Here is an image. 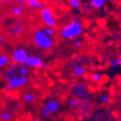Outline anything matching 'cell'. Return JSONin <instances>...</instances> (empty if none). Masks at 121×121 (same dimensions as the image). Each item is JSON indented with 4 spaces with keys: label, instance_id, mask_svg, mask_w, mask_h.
<instances>
[{
    "label": "cell",
    "instance_id": "obj_40",
    "mask_svg": "<svg viewBox=\"0 0 121 121\" xmlns=\"http://www.w3.org/2000/svg\"><path fill=\"white\" fill-rule=\"evenodd\" d=\"M40 1L42 2V3H47V2H49L50 0H40Z\"/></svg>",
    "mask_w": 121,
    "mask_h": 121
},
{
    "label": "cell",
    "instance_id": "obj_37",
    "mask_svg": "<svg viewBox=\"0 0 121 121\" xmlns=\"http://www.w3.org/2000/svg\"><path fill=\"white\" fill-rule=\"evenodd\" d=\"M73 20H79V18H78V16L77 15H74L73 16Z\"/></svg>",
    "mask_w": 121,
    "mask_h": 121
},
{
    "label": "cell",
    "instance_id": "obj_7",
    "mask_svg": "<svg viewBox=\"0 0 121 121\" xmlns=\"http://www.w3.org/2000/svg\"><path fill=\"white\" fill-rule=\"evenodd\" d=\"M79 107V112L78 114L81 116H83L86 117L89 116L91 112V109L93 107V104L89 99H84L81 100V104L78 107Z\"/></svg>",
    "mask_w": 121,
    "mask_h": 121
},
{
    "label": "cell",
    "instance_id": "obj_13",
    "mask_svg": "<svg viewBox=\"0 0 121 121\" xmlns=\"http://www.w3.org/2000/svg\"><path fill=\"white\" fill-rule=\"evenodd\" d=\"M81 102V99L76 97H73L69 101V107L72 109H75L76 108H78Z\"/></svg>",
    "mask_w": 121,
    "mask_h": 121
},
{
    "label": "cell",
    "instance_id": "obj_5",
    "mask_svg": "<svg viewBox=\"0 0 121 121\" xmlns=\"http://www.w3.org/2000/svg\"><path fill=\"white\" fill-rule=\"evenodd\" d=\"M28 56V52L26 49L17 47L13 50L11 60H13V62H16L17 64H19V65H25Z\"/></svg>",
    "mask_w": 121,
    "mask_h": 121
},
{
    "label": "cell",
    "instance_id": "obj_1",
    "mask_svg": "<svg viewBox=\"0 0 121 121\" xmlns=\"http://www.w3.org/2000/svg\"><path fill=\"white\" fill-rule=\"evenodd\" d=\"M83 33V26L79 20H71L62 27L60 36L65 40H73L78 38Z\"/></svg>",
    "mask_w": 121,
    "mask_h": 121
},
{
    "label": "cell",
    "instance_id": "obj_19",
    "mask_svg": "<svg viewBox=\"0 0 121 121\" xmlns=\"http://www.w3.org/2000/svg\"><path fill=\"white\" fill-rule=\"evenodd\" d=\"M109 65H110V67L112 68H117L118 66L121 65V57H117L115 59H113V60H111L109 62Z\"/></svg>",
    "mask_w": 121,
    "mask_h": 121
},
{
    "label": "cell",
    "instance_id": "obj_3",
    "mask_svg": "<svg viewBox=\"0 0 121 121\" xmlns=\"http://www.w3.org/2000/svg\"><path fill=\"white\" fill-rule=\"evenodd\" d=\"M70 94L73 97L78 98L81 100L89 99L91 96L88 87L83 82H77L74 83L70 89Z\"/></svg>",
    "mask_w": 121,
    "mask_h": 121
},
{
    "label": "cell",
    "instance_id": "obj_9",
    "mask_svg": "<svg viewBox=\"0 0 121 121\" xmlns=\"http://www.w3.org/2000/svg\"><path fill=\"white\" fill-rule=\"evenodd\" d=\"M60 107V103L57 100L55 99H50L45 102L43 108L46 109L51 114L57 112Z\"/></svg>",
    "mask_w": 121,
    "mask_h": 121
},
{
    "label": "cell",
    "instance_id": "obj_32",
    "mask_svg": "<svg viewBox=\"0 0 121 121\" xmlns=\"http://www.w3.org/2000/svg\"><path fill=\"white\" fill-rule=\"evenodd\" d=\"M4 90H5L6 91H7V92L10 91L11 90L13 89L12 88H11V86H10L9 84H7V85H5V86H4Z\"/></svg>",
    "mask_w": 121,
    "mask_h": 121
},
{
    "label": "cell",
    "instance_id": "obj_21",
    "mask_svg": "<svg viewBox=\"0 0 121 121\" xmlns=\"http://www.w3.org/2000/svg\"><path fill=\"white\" fill-rule=\"evenodd\" d=\"M102 76L100 73H94L91 75V80L94 83H99L102 80Z\"/></svg>",
    "mask_w": 121,
    "mask_h": 121
},
{
    "label": "cell",
    "instance_id": "obj_44",
    "mask_svg": "<svg viewBox=\"0 0 121 121\" xmlns=\"http://www.w3.org/2000/svg\"><path fill=\"white\" fill-rule=\"evenodd\" d=\"M119 117H120V118L121 119V114H120V115H119Z\"/></svg>",
    "mask_w": 121,
    "mask_h": 121
},
{
    "label": "cell",
    "instance_id": "obj_26",
    "mask_svg": "<svg viewBox=\"0 0 121 121\" xmlns=\"http://www.w3.org/2000/svg\"><path fill=\"white\" fill-rule=\"evenodd\" d=\"M41 117H42L43 118H48V117H50L51 113H50L48 110H47L46 109L42 108L41 112Z\"/></svg>",
    "mask_w": 121,
    "mask_h": 121
},
{
    "label": "cell",
    "instance_id": "obj_2",
    "mask_svg": "<svg viewBox=\"0 0 121 121\" xmlns=\"http://www.w3.org/2000/svg\"><path fill=\"white\" fill-rule=\"evenodd\" d=\"M34 44L43 50H49L53 48L54 41L52 38L45 34L42 29H36L33 34Z\"/></svg>",
    "mask_w": 121,
    "mask_h": 121
},
{
    "label": "cell",
    "instance_id": "obj_33",
    "mask_svg": "<svg viewBox=\"0 0 121 121\" xmlns=\"http://www.w3.org/2000/svg\"><path fill=\"white\" fill-rule=\"evenodd\" d=\"M20 107H21V104L20 103V102H15V104H14V108L15 109H20Z\"/></svg>",
    "mask_w": 121,
    "mask_h": 121
},
{
    "label": "cell",
    "instance_id": "obj_20",
    "mask_svg": "<svg viewBox=\"0 0 121 121\" xmlns=\"http://www.w3.org/2000/svg\"><path fill=\"white\" fill-rule=\"evenodd\" d=\"M12 13L14 16L15 17H19L23 13V8L20 6H15L12 9Z\"/></svg>",
    "mask_w": 121,
    "mask_h": 121
},
{
    "label": "cell",
    "instance_id": "obj_12",
    "mask_svg": "<svg viewBox=\"0 0 121 121\" xmlns=\"http://www.w3.org/2000/svg\"><path fill=\"white\" fill-rule=\"evenodd\" d=\"M8 83H9L8 84L11 86V88H12L13 89H17L22 86L21 82L20 81V78L16 75H13L11 77V78Z\"/></svg>",
    "mask_w": 121,
    "mask_h": 121
},
{
    "label": "cell",
    "instance_id": "obj_17",
    "mask_svg": "<svg viewBox=\"0 0 121 121\" xmlns=\"http://www.w3.org/2000/svg\"><path fill=\"white\" fill-rule=\"evenodd\" d=\"M43 31L45 33V34L47 35L48 36L52 38L54 36L56 35V31L54 30V28L53 27H49V26H46L44 27L43 29Z\"/></svg>",
    "mask_w": 121,
    "mask_h": 121
},
{
    "label": "cell",
    "instance_id": "obj_29",
    "mask_svg": "<svg viewBox=\"0 0 121 121\" xmlns=\"http://www.w3.org/2000/svg\"><path fill=\"white\" fill-rule=\"evenodd\" d=\"M93 9V7L91 6V4H86L84 8H83V10H84V12L87 13H91V11Z\"/></svg>",
    "mask_w": 121,
    "mask_h": 121
},
{
    "label": "cell",
    "instance_id": "obj_27",
    "mask_svg": "<svg viewBox=\"0 0 121 121\" xmlns=\"http://www.w3.org/2000/svg\"><path fill=\"white\" fill-rule=\"evenodd\" d=\"M15 2L17 3V4L20 7H21L22 8L25 7L26 5V3H27V1L28 0H15Z\"/></svg>",
    "mask_w": 121,
    "mask_h": 121
},
{
    "label": "cell",
    "instance_id": "obj_30",
    "mask_svg": "<svg viewBox=\"0 0 121 121\" xmlns=\"http://www.w3.org/2000/svg\"><path fill=\"white\" fill-rule=\"evenodd\" d=\"M109 98L107 95L106 94H104L101 96V99H100V100H101V102L103 103V104H106L109 102Z\"/></svg>",
    "mask_w": 121,
    "mask_h": 121
},
{
    "label": "cell",
    "instance_id": "obj_22",
    "mask_svg": "<svg viewBox=\"0 0 121 121\" xmlns=\"http://www.w3.org/2000/svg\"><path fill=\"white\" fill-rule=\"evenodd\" d=\"M70 6L73 9H77L81 7V1L80 0H68Z\"/></svg>",
    "mask_w": 121,
    "mask_h": 121
},
{
    "label": "cell",
    "instance_id": "obj_6",
    "mask_svg": "<svg viewBox=\"0 0 121 121\" xmlns=\"http://www.w3.org/2000/svg\"><path fill=\"white\" fill-rule=\"evenodd\" d=\"M43 63V62L42 59L40 57L30 54V55L28 56L25 65L26 66V67H28V68H33L39 69V68H42Z\"/></svg>",
    "mask_w": 121,
    "mask_h": 121
},
{
    "label": "cell",
    "instance_id": "obj_28",
    "mask_svg": "<svg viewBox=\"0 0 121 121\" xmlns=\"http://www.w3.org/2000/svg\"><path fill=\"white\" fill-rule=\"evenodd\" d=\"M20 78V82H21V84H22V86H26V85H27L28 84V78H26V76H20L19 77Z\"/></svg>",
    "mask_w": 121,
    "mask_h": 121
},
{
    "label": "cell",
    "instance_id": "obj_41",
    "mask_svg": "<svg viewBox=\"0 0 121 121\" xmlns=\"http://www.w3.org/2000/svg\"><path fill=\"white\" fill-rule=\"evenodd\" d=\"M107 57L106 55H103L102 56V60H107Z\"/></svg>",
    "mask_w": 121,
    "mask_h": 121
},
{
    "label": "cell",
    "instance_id": "obj_46",
    "mask_svg": "<svg viewBox=\"0 0 121 121\" xmlns=\"http://www.w3.org/2000/svg\"><path fill=\"white\" fill-rule=\"evenodd\" d=\"M0 46H1V43H0Z\"/></svg>",
    "mask_w": 121,
    "mask_h": 121
},
{
    "label": "cell",
    "instance_id": "obj_45",
    "mask_svg": "<svg viewBox=\"0 0 121 121\" xmlns=\"http://www.w3.org/2000/svg\"><path fill=\"white\" fill-rule=\"evenodd\" d=\"M120 105H121V99H120Z\"/></svg>",
    "mask_w": 121,
    "mask_h": 121
},
{
    "label": "cell",
    "instance_id": "obj_15",
    "mask_svg": "<svg viewBox=\"0 0 121 121\" xmlns=\"http://www.w3.org/2000/svg\"><path fill=\"white\" fill-rule=\"evenodd\" d=\"M13 117V112L11 111H4L0 114V119L2 121H9Z\"/></svg>",
    "mask_w": 121,
    "mask_h": 121
},
{
    "label": "cell",
    "instance_id": "obj_18",
    "mask_svg": "<svg viewBox=\"0 0 121 121\" xmlns=\"http://www.w3.org/2000/svg\"><path fill=\"white\" fill-rule=\"evenodd\" d=\"M9 58L5 54H0V68H2L8 65Z\"/></svg>",
    "mask_w": 121,
    "mask_h": 121
},
{
    "label": "cell",
    "instance_id": "obj_43",
    "mask_svg": "<svg viewBox=\"0 0 121 121\" xmlns=\"http://www.w3.org/2000/svg\"><path fill=\"white\" fill-rule=\"evenodd\" d=\"M33 121H41V120H39V119H35V120H34Z\"/></svg>",
    "mask_w": 121,
    "mask_h": 121
},
{
    "label": "cell",
    "instance_id": "obj_39",
    "mask_svg": "<svg viewBox=\"0 0 121 121\" xmlns=\"http://www.w3.org/2000/svg\"><path fill=\"white\" fill-rule=\"evenodd\" d=\"M77 9V11H78V13H81V12H82V10H83V8L81 7H78L76 9Z\"/></svg>",
    "mask_w": 121,
    "mask_h": 121
},
{
    "label": "cell",
    "instance_id": "obj_16",
    "mask_svg": "<svg viewBox=\"0 0 121 121\" xmlns=\"http://www.w3.org/2000/svg\"><path fill=\"white\" fill-rule=\"evenodd\" d=\"M35 100V96L31 92H28L23 96V101L26 103H31Z\"/></svg>",
    "mask_w": 121,
    "mask_h": 121
},
{
    "label": "cell",
    "instance_id": "obj_38",
    "mask_svg": "<svg viewBox=\"0 0 121 121\" xmlns=\"http://www.w3.org/2000/svg\"><path fill=\"white\" fill-rule=\"evenodd\" d=\"M47 67H48L47 64V63H44V62H43V65H42V68H47Z\"/></svg>",
    "mask_w": 121,
    "mask_h": 121
},
{
    "label": "cell",
    "instance_id": "obj_10",
    "mask_svg": "<svg viewBox=\"0 0 121 121\" xmlns=\"http://www.w3.org/2000/svg\"><path fill=\"white\" fill-rule=\"evenodd\" d=\"M24 30V24L21 21L17 22L9 30V36L13 37H17L21 34Z\"/></svg>",
    "mask_w": 121,
    "mask_h": 121
},
{
    "label": "cell",
    "instance_id": "obj_31",
    "mask_svg": "<svg viewBox=\"0 0 121 121\" xmlns=\"http://www.w3.org/2000/svg\"><path fill=\"white\" fill-rule=\"evenodd\" d=\"M11 77L12 76H10L9 75H8V74H5L4 75V77H3V79H4V81H7V82H9V81L10 80V78H11Z\"/></svg>",
    "mask_w": 121,
    "mask_h": 121
},
{
    "label": "cell",
    "instance_id": "obj_24",
    "mask_svg": "<svg viewBox=\"0 0 121 121\" xmlns=\"http://www.w3.org/2000/svg\"><path fill=\"white\" fill-rule=\"evenodd\" d=\"M17 70H18V68L17 67H14V66L12 65L10 68H7L6 73L9 75L10 76H13V75H16V73H17Z\"/></svg>",
    "mask_w": 121,
    "mask_h": 121
},
{
    "label": "cell",
    "instance_id": "obj_36",
    "mask_svg": "<svg viewBox=\"0 0 121 121\" xmlns=\"http://www.w3.org/2000/svg\"><path fill=\"white\" fill-rule=\"evenodd\" d=\"M12 2V0H0V3H4V4H9Z\"/></svg>",
    "mask_w": 121,
    "mask_h": 121
},
{
    "label": "cell",
    "instance_id": "obj_34",
    "mask_svg": "<svg viewBox=\"0 0 121 121\" xmlns=\"http://www.w3.org/2000/svg\"><path fill=\"white\" fill-rule=\"evenodd\" d=\"M6 43L5 38L3 36H0V43H1V44H3V43Z\"/></svg>",
    "mask_w": 121,
    "mask_h": 121
},
{
    "label": "cell",
    "instance_id": "obj_35",
    "mask_svg": "<svg viewBox=\"0 0 121 121\" xmlns=\"http://www.w3.org/2000/svg\"><path fill=\"white\" fill-rule=\"evenodd\" d=\"M81 59V54H75V61H79Z\"/></svg>",
    "mask_w": 121,
    "mask_h": 121
},
{
    "label": "cell",
    "instance_id": "obj_8",
    "mask_svg": "<svg viewBox=\"0 0 121 121\" xmlns=\"http://www.w3.org/2000/svg\"><path fill=\"white\" fill-rule=\"evenodd\" d=\"M70 67L72 69L71 75L73 78H78V77L83 76L86 73V70L82 65H80L77 62H71L70 63Z\"/></svg>",
    "mask_w": 121,
    "mask_h": 121
},
{
    "label": "cell",
    "instance_id": "obj_25",
    "mask_svg": "<svg viewBox=\"0 0 121 121\" xmlns=\"http://www.w3.org/2000/svg\"><path fill=\"white\" fill-rule=\"evenodd\" d=\"M82 44H83V40L82 39H81L79 38H76V39H74V41H73V46H74L75 48L79 49V48L81 47Z\"/></svg>",
    "mask_w": 121,
    "mask_h": 121
},
{
    "label": "cell",
    "instance_id": "obj_11",
    "mask_svg": "<svg viewBox=\"0 0 121 121\" xmlns=\"http://www.w3.org/2000/svg\"><path fill=\"white\" fill-rule=\"evenodd\" d=\"M26 5L29 8L37 10H41L43 7V4L40 0H28Z\"/></svg>",
    "mask_w": 121,
    "mask_h": 121
},
{
    "label": "cell",
    "instance_id": "obj_23",
    "mask_svg": "<svg viewBox=\"0 0 121 121\" xmlns=\"http://www.w3.org/2000/svg\"><path fill=\"white\" fill-rule=\"evenodd\" d=\"M19 73L22 76H26L28 74V70L26 67L25 65H20V69H19Z\"/></svg>",
    "mask_w": 121,
    "mask_h": 121
},
{
    "label": "cell",
    "instance_id": "obj_4",
    "mask_svg": "<svg viewBox=\"0 0 121 121\" xmlns=\"http://www.w3.org/2000/svg\"><path fill=\"white\" fill-rule=\"evenodd\" d=\"M41 18L46 26L54 28L57 25V20L52 9L49 7H43L41 9Z\"/></svg>",
    "mask_w": 121,
    "mask_h": 121
},
{
    "label": "cell",
    "instance_id": "obj_42",
    "mask_svg": "<svg viewBox=\"0 0 121 121\" xmlns=\"http://www.w3.org/2000/svg\"><path fill=\"white\" fill-rule=\"evenodd\" d=\"M52 1H53V2H59L62 1V0H52Z\"/></svg>",
    "mask_w": 121,
    "mask_h": 121
},
{
    "label": "cell",
    "instance_id": "obj_14",
    "mask_svg": "<svg viewBox=\"0 0 121 121\" xmlns=\"http://www.w3.org/2000/svg\"><path fill=\"white\" fill-rule=\"evenodd\" d=\"M106 2V0H90V4L95 9L102 8Z\"/></svg>",
    "mask_w": 121,
    "mask_h": 121
}]
</instances>
